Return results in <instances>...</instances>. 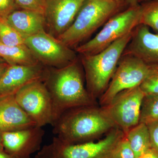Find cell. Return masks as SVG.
I'll return each instance as SVG.
<instances>
[{
  "label": "cell",
  "instance_id": "obj_6",
  "mask_svg": "<svg viewBox=\"0 0 158 158\" xmlns=\"http://www.w3.org/2000/svg\"><path fill=\"white\" fill-rule=\"evenodd\" d=\"M25 44L40 63L49 68H63L78 59L74 49L46 31L26 38Z\"/></svg>",
  "mask_w": 158,
  "mask_h": 158
},
{
  "label": "cell",
  "instance_id": "obj_19",
  "mask_svg": "<svg viewBox=\"0 0 158 158\" xmlns=\"http://www.w3.org/2000/svg\"><path fill=\"white\" fill-rule=\"evenodd\" d=\"M158 121V94L144 95L141 102L139 123L147 125Z\"/></svg>",
  "mask_w": 158,
  "mask_h": 158
},
{
  "label": "cell",
  "instance_id": "obj_34",
  "mask_svg": "<svg viewBox=\"0 0 158 158\" xmlns=\"http://www.w3.org/2000/svg\"></svg>",
  "mask_w": 158,
  "mask_h": 158
},
{
  "label": "cell",
  "instance_id": "obj_14",
  "mask_svg": "<svg viewBox=\"0 0 158 158\" xmlns=\"http://www.w3.org/2000/svg\"><path fill=\"white\" fill-rule=\"evenodd\" d=\"M122 55L133 56L147 65H158V33L154 34L147 26L139 24Z\"/></svg>",
  "mask_w": 158,
  "mask_h": 158
},
{
  "label": "cell",
  "instance_id": "obj_23",
  "mask_svg": "<svg viewBox=\"0 0 158 158\" xmlns=\"http://www.w3.org/2000/svg\"><path fill=\"white\" fill-rule=\"evenodd\" d=\"M110 158H135L126 137H123L113 149Z\"/></svg>",
  "mask_w": 158,
  "mask_h": 158
},
{
  "label": "cell",
  "instance_id": "obj_2",
  "mask_svg": "<svg viewBox=\"0 0 158 158\" xmlns=\"http://www.w3.org/2000/svg\"><path fill=\"white\" fill-rule=\"evenodd\" d=\"M90 106L65 111L53 125V133L60 141L78 144L106 132L115 125L103 110Z\"/></svg>",
  "mask_w": 158,
  "mask_h": 158
},
{
  "label": "cell",
  "instance_id": "obj_13",
  "mask_svg": "<svg viewBox=\"0 0 158 158\" xmlns=\"http://www.w3.org/2000/svg\"><path fill=\"white\" fill-rule=\"evenodd\" d=\"M44 131L35 126L14 131L2 132L4 151L16 158H31L40 149Z\"/></svg>",
  "mask_w": 158,
  "mask_h": 158
},
{
  "label": "cell",
  "instance_id": "obj_24",
  "mask_svg": "<svg viewBox=\"0 0 158 158\" xmlns=\"http://www.w3.org/2000/svg\"><path fill=\"white\" fill-rule=\"evenodd\" d=\"M17 7L22 9L40 12L44 14L45 0H15Z\"/></svg>",
  "mask_w": 158,
  "mask_h": 158
},
{
  "label": "cell",
  "instance_id": "obj_17",
  "mask_svg": "<svg viewBox=\"0 0 158 158\" xmlns=\"http://www.w3.org/2000/svg\"><path fill=\"white\" fill-rule=\"evenodd\" d=\"M0 57L9 65L30 66L40 63L25 44L7 46L0 43Z\"/></svg>",
  "mask_w": 158,
  "mask_h": 158
},
{
  "label": "cell",
  "instance_id": "obj_8",
  "mask_svg": "<svg viewBox=\"0 0 158 158\" xmlns=\"http://www.w3.org/2000/svg\"><path fill=\"white\" fill-rule=\"evenodd\" d=\"M123 137L121 131L114 130L100 141L68 144L54 137L48 144L56 158H110L113 149Z\"/></svg>",
  "mask_w": 158,
  "mask_h": 158
},
{
  "label": "cell",
  "instance_id": "obj_10",
  "mask_svg": "<svg viewBox=\"0 0 158 158\" xmlns=\"http://www.w3.org/2000/svg\"><path fill=\"white\" fill-rule=\"evenodd\" d=\"M144 96L140 86L123 90L104 106L103 110L115 125L119 127L126 134L139 123Z\"/></svg>",
  "mask_w": 158,
  "mask_h": 158
},
{
  "label": "cell",
  "instance_id": "obj_15",
  "mask_svg": "<svg viewBox=\"0 0 158 158\" xmlns=\"http://www.w3.org/2000/svg\"><path fill=\"white\" fill-rule=\"evenodd\" d=\"M37 126L20 107L15 95L0 98V131H14Z\"/></svg>",
  "mask_w": 158,
  "mask_h": 158
},
{
  "label": "cell",
  "instance_id": "obj_30",
  "mask_svg": "<svg viewBox=\"0 0 158 158\" xmlns=\"http://www.w3.org/2000/svg\"><path fill=\"white\" fill-rule=\"evenodd\" d=\"M9 65L4 59L0 57V78L3 75Z\"/></svg>",
  "mask_w": 158,
  "mask_h": 158
},
{
  "label": "cell",
  "instance_id": "obj_16",
  "mask_svg": "<svg viewBox=\"0 0 158 158\" xmlns=\"http://www.w3.org/2000/svg\"><path fill=\"white\" fill-rule=\"evenodd\" d=\"M6 19L24 40L46 31L44 14L37 11L16 10L9 15Z\"/></svg>",
  "mask_w": 158,
  "mask_h": 158
},
{
  "label": "cell",
  "instance_id": "obj_1",
  "mask_svg": "<svg viewBox=\"0 0 158 158\" xmlns=\"http://www.w3.org/2000/svg\"><path fill=\"white\" fill-rule=\"evenodd\" d=\"M78 59L63 68L48 67V74L44 83L52 102L54 124L65 111L90 106L93 103L85 88Z\"/></svg>",
  "mask_w": 158,
  "mask_h": 158
},
{
  "label": "cell",
  "instance_id": "obj_4",
  "mask_svg": "<svg viewBox=\"0 0 158 158\" xmlns=\"http://www.w3.org/2000/svg\"><path fill=\"white\" fill-rule=\"evenodd\" d=\"M133 31L98 53L80 56L85 72L87 90L92 98L103 93L107 88Z\"/></svg>",
  "mask_w": 158,
  "mask_h": 158
},
{
  "label": "cell",
  "instance_id": "obj_28",
  "mask_svg": "<svg viewBox=\"0 0 158 158\" xmlns=\"http://www.w3.org/2000/svg\"><path fill=\"white\" fill-rule=\"evenodd\" d=\"M34 158H56L51 151L48 145H45L40 150Z\"/></svg>",
  "mask_w": 158,
  "mask_h": 158
},
{
  "label": "cell",
  "instance_id": "obj_18",
  "mask_svg": "<svg viewBox=\"0 0 158 158\" xmlns=\"http://www.w3.org/2000/svg\"><path fill=\"white\" fill-rule=\"evenodd\" d=\"M126 135L135 158H141L151 148L149 131L146 124L139 123Z\"/></svg>",
  "mask_w": 158,
  "mask_h": 158
},
{
  "label": "cell",
  "instance_id": "obj_3",
  "mask_svg": "<svg viewBox=\"0 0 158 158\" xmlns=\"http://www.w3.org/2000/svg\"><path fill=\"white\" fill-rule=\"evenodd\" d=\"M120 11L114 0H85L72 24L57 38L75 50Z\"/></svg>",
  "mask_w": 158,
  "mask_h": 158
},
{
  "label": "cell",
  "instance_id": "obj_27",
  "mask_svg": "<svg viewBox=\"0 0 158 158\" xmlns=\"http://www.w3.org/2000/svg\"><path fill=\"white\" fill-rule=\"evenodd\" d=\"M121 11L138 6L140 4L138 0H114Z\"/></svg>",
  "mask_w": 158,
  "mask_h": 158
},
{
  "label": "cell",
  "instance_id": "obj_7",
  "mask_svg": "<svg viewBox=\"0 0 158 158\" xmlns=\"http://www.w3.org/2000/svg\"><path fill=\"white\" fill-rule=\"evenodd\" d=\"M20 107L36 123L42 127L54 124L52 102L44 82L30 83L15 95Z\"/></svg>",
  "mask_w": 158,
  "mask_h": 158
},
{
  "label": "cell",
  "instance_id": "obj_21",
  "mask_svg": "<svg viewBox=\"0 0 158 158\" xmlns=\"http://www.w3.org/2000/svg\"><path fill=\"white\" fill-rule=\"evenodd\" d=\"M0 43L7 46H15L25 44V40L6 19H0Z\"/></svg>",
  "mask_w": 158,
  "mask_h": 158
},
{
  "label": "cell",
  "instance_id": "obj_33",
  "mask_svg": "<svg viewBox=\"0 0 158 158\" xmlns=\"http://www.w3.org/2000/svg\"><path fill=\"white\" fill-rule=\"evenodd\" d=\"M148 1H150V0H138V1H139V3H140V4Z\"/></svg>",
  "mask_w": 158,
  "mask_h": 158
},
{
  "label": "cell",
  "instance_id": "obj_32",
  "mask_svg": "<svg viewBox=\"0 0 158 158\" xmlns=\"http://www.w3.org/2000/svg\"><path fill=\"white\" fill-rule=\"evenodd\" d=\"M0 151H4L2 142V132L0 131Z\"/></svg>",
  "mask_w": 158,
  "mask_h": 158
},
{
  "label": "cell",
  "instance_id": "obj_5",
  "mask_svg": "<svg viewBox=\"0 0 158 158\" xmlns=\"http://www.w3.org/2000/svg\"><path fill=\"white\" fill-rule=\"evenodd\" d=\"M141 13L140 4L119 11L109 19L95 37L75 50L80 56L94 55L102 52L132 32L140 24Z\"/></svg>",
  "mask_w": 158,
  "mask_h": 158
},
{
  "label": "cell",
  "instance_id": "obj_25",
  "mask_svg": "<svg viewBox=\"0 0 158 158\" xmlns=\"http://www.w3.org/2000/svg\"><path fill=\"white\" fill-rule=\"evenodd\" d=\"M17 7L15 0H0V19H6Z\"/></svg>",
  "mask_w": 158,
  "mask_h": 158
},
{
  "label": "cell",
  "instance_id": "obj_22",
  "mask_svg": "<svg viewBox=\"0 0 158 158\" xmlns=\"http://www.w3.org/2000/svg\"><path fill=\"white\" fill-rule=\"evenodd\" d=\"M140 88L144 95L158 94V65H149L148 73Z\"/></svg>",
  "mask_w": 158,
  "mask_h": 158
},
{
  "label": "cell",
  "instance_id": "obj_9",
  "mask_svg": "<svg viewBox=\"0 0 158 158\" xmlns=\"http://www.w3.org/2000/svg\"><path fill=\"white\" fill-rule=\"evenodd\" d=\"M149 65L130 55H122L109 85L101 98L106 106L123 90L140 86L146 77Z\"/></svg>",
  "mask_w": 158,
  "mask_h": 158
},
{
  "label": "cell",
  "instance_id": "obj_20",
  "mask_svg": "<svg viewBox=\"0 0 158 158\" xmlns=\"http://www.w3.org/2000/svg\"><path fill=\"white\" fill-rule=\"evenodd\" d=\"M140 24L151 28L158 33V0H150L140 4Z\"/></svg>",
  "mask_w": 158,
  "mask_h": 158
},
{
  "label": "cell",
  "instance_id": "obj_29",
  "mask_svg": "<svg viewBox=\"0 0 158 158\" xmlns=\"http://www.w3.org/2000/svg\"><path fill=\"white\" fill-rule=\"evenodd\" d=\"M141 158H158V152L151 148L148 150Z\"/></svg>",
  "mask_w": 158,
  "mask_h": 158
},
{
  "label": "cell",
  "instance_id": "obj_11",
  "mask_svg": "<svg viewBox=\"0 0 158 158\" xmlns=\"http://www.w3.org/2000/svg\"><path fill=\"white\" fill-rule=\"evenodd\" d=\"M85 0H45L46 31L58 38L72 24Z\"/></svg>",
  "mask_w": 158,
  "mask_h": 158
},
{
  "label": "cell",
  "instance_id": "obj_31",
  "mask_svg": "<svg viewBox=\"0 0 158 158\" xmlns=\"http://www.w3.org/2000/svg\"><path fill=\"white\" fill-rule=\"evenodd\" d=\"M0 158H16L6 152L5 151H0Z\"/></svg>",
  "mask_w": 158,
  "mask_h": 158
},
{
  "label": "cell",
  "instance_id": "obj_26",
  "mask_svg": "<svg viewBox=\"0 0 158 158\" xmlns=\"http://www.w3.org/2000/svg\"><path fill=\"white\" fill-rule=\"evenodd\" d=\"M147 126L149 131L151 148L158 152V121Z\"/></svg>",
  "mask_w": 158,
  "mask_h": 158
},
{
  "label": "cell",
  "instance_id": "obj_12",
  "mask_svg": "<svg viewBox=\"0 0 158 158\" xmlns=\"http://www.w3.org/2000/svg\"><path fill=\"white\" fill-rule=\"evenodd\" d=\"M48 73V67L41 63L30 66L9 65L0 78V98L15 95L32 82H44Z\"/></svg>",
  "mask_w": 158,
  "mask_h": 158
}]
</instances>
